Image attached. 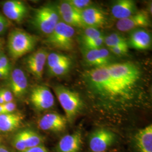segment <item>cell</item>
I'll list each match as a JSON object with an SVG mask.
<instances>
[{
	"label": "cell",
	"instance_id": "ba28073f",
	"mask_svg": "<svg viewBox=\"0 0 152 152\" xmlns=\"http://www.w3.org/2000/svg\"><path fill=\"white\" fill-rule=\"evenodd\" d=\"M117 140L113 132L104 128L94 131L89 137V147L92 152H105Z\"/></svg>",
	"mask_w": 152,
	"mask_h": 152
},
{
	"label": "cell",
	"instance_id": "7402d4cb",
	"mask_svg": "<svg viewBox=\"0 0 152 152\" xmlns=\"http://www.w3.org/2000/svg\"><path fill=\"white\" fill-rule=\"evenodd\" d=\"M104 44L109 50L128 43L127 41L122 36L116 33H113L104 37Z\"/></svg>",
	"mask_w": 152,
	"mask_h": 152
},
{
	"label": "cell",
	"instance_id": "484cf974",
	"mask_svg": "<svg viewBox=\"0 0 152 152\" xmlns=\"http://www.w3.org/2000/svg\"><path fill=\"white\" fill-rule=\"evenodd\" d=\"M104 44V37L102 36L100 38L95 39L89 42H85L83 44L85 50H93L102 48Z\"/></svg>",
	"mask_w": 152,
	"mask_h": 152
},
{
	"label": "cell",
	"instance_id": "836d02e7",
	"mask_svg": "<svg viewBox=\"0 0 152 152\" xmlns=\"http://www.w3.org/2000/svg\"><path fill=\"white\" fill-rule=\"evenodd\" d=\"M10 73L6 72H2L0 71V80H4L6 78H9Z\"/></svg>",
	"mask_w": 152,
	"mask_h": 152
},
{
	"label": "cell",
	"instance_id": "60d3db41",
	"mask_svg": "<svg viewBox=\"0 0 152 152\" xmlns=\"http://www.w3.org/2000/svg\"></svg>",
	"mask_w": 152,
	"mask_h": 152
},
{
	"label": "cell",
	"instance_id": "6da1fadb",
	"mask_svg": "<svg viewBox=\"0 0 152 152\" xmlns=\"http://www.w3.org/2000/svg\"><path fill=\"white\" fill-rule=\"evenodd\" d=\"M130 61L111 63L82 74V82L96 108L118 116L141 107L144 102V75Z\"/></svg>",
	"mask_w": 152,
	"mask_h": 152
},
{
	"label": "cell",
	"instance_id": "83f0119b",
	"mask_svg": "<svg viewBox=\"0 0 152 152\" xmlns=\"http://www.w3.org/2000/svg\"><path fill=\"white\" fill-rule=\"evenodd\" d=\"M129 46L128 44L120 45L118 46L109 49L110 52L116 56H123L126 55L129 52Z\"/></svg>",
	"mask_w": 152,
	"mask_h": 152
},
{
	"label": "cell",
	"instance_id": "8d00e7d4",
	"mask_svg": "<svg viewBox=\"0 0 152 152\" xmlns=\"http://www.w3.org/2000/svg\"><path fill=\"white\" fill-rule=\"evenodd\" d=\"M5 113L4 108L3 107V105H0V114H4Z\"/></svg>",
	"mask_w": 152,
	"mask_h": 152
},
{
	"label": "cell",
	"instance_id": "52a82bcc",
	"mask_svg": "<svg viewBox=\"0 0 152 152\" xmlns=\"http://www.w3.org/2000/svg\"><path fill=\"white\" fill-rule=\"evenodd\" d=\"M29 100L33 108L38 111L48 110L54 105L53 94L44 85H37L33 87L30 93Z\"/></svg>",
	"mask_w": 152,
	"mask_h": 152
},
{
	"label": "cell",
	"instance_id": "d590c367",
	"mask_svg": "<svg viewBox=\"0 0 152 152\" xmlns=\"http://www.w3.org/2000/svg\"><path fill=\"white\" fill-rule=\"evenodd\" d=\"M5 103L4 99V98L2 97L1 94L0 93V105H4Z\"/></svg>",
	"mask_w": 152,
	"mask_h": 152
},
{
	"label": "cell",
	"instance_id": "44dd1931",
	"mask_svg": "<svg viewBox=\"0 0 152 152\" xmlns=\"http://www.w3.org/2000/svg\"><path fill=\"white\" fill-rule=\"evenodd\" d=\"M23 119V115L16 112L0 114V131L7 132L16 130L22 125Z\"/></svg>",
	"mask_w": 152,
	"mask_h": 152
},
{
	"label": "cell",
	"instance_id": "1f68e13d",
	"mask_svg": "<svg viewBox=\"0 0 152 152\" xmlns=\"http://www.w3.org/2000/svg\"><path fill=\"white\" fill-rule=\"evenodd\" d=\"M5 113H12L15 112L17 108L16 104L13 101L9 103H5L3 105Z\"/></svg>",
	"mask_w": 152,
	"mask_h": 152
},
{
	"label": "cell",
	"instance_id": "7a4b0ae2",
	"mask_svg": "<svg viewBox=\"0 0 152 152\" xmlns=\"http://www.w3.org/2000/svg\"><path fill=\"white\" fill-rule=\"evenodd\" d=\"M37 44V38L20 29L12 30L7 38V49L12 59H16L32 51Z\"/></svg>",
	"mask_w": 152,
	"mask_h": 152
},
{
	"label": "cell",
	"instance_id": "ac0fdd59",
	"mask_svg": "<svg viewBox=\"0 0 152 152\" xmlns=\"http://www.w3.org/2000/svg\"><path fill=\"white\" fill-rule=\"evenodd\" d=\"M82 139L81 132L66 135L61 137L56 145L57 152H79L81 149Z\"/></svg>",
	"mask_w": 152,
	"mask_h": 152
},
{
	"label": "cell",
	"instance_id": "8fae6325",
	"mask_svg": "<svg viewBox=\"0 0 152 152\" xmlns=\"http://www.w3.org/2000/svg\"><path fill=\"white\" fill-rule=\"evenodd\" d=\"M56 7L61 22L73 28H86L82 19L81 11L73 7L68 1H61Z\"/></svg>",
	"mask_w": 152,
	"mask_h": 152
},
{
	"label": "cell",
	"instance_id": "f35d334b",
	"mask_svg": "<svg viewBox=\"0 0 152 152\" xmlns=\"http://www.w3.org/2000/svg\"><path fill=\"white\" fill-rule=\"evenodd\" d=\"M2 42L1 40L0 39V48H1V47H2Z\"/></svg>",
	"mask_w": 152,
	"mask_h": 152
},
{
	"label": "cell",
	"instance_id": "d4e9b609",
	"mask_svg": "<svg viewBox=\"0 0 152 152\" xmlns=\"http://www.w3.org/2000/svg\"><path fill=\"white\" fill-rule=\"evenodd\" d=\"M85 28V29L82 35L81 42L82 44L103 36L102 33L98 28L88 27Z\"/></svg>",
	"mask_w": 152,
	"mask_h": 152
},
{
	"label": "cell",
	"instance_id": "f1b7e54d",
	"mask_svg": "<svg viewBox=\"0 0 152 152\" xmlns=\"http://www.w3.org/2000/svg\"><path fill=\"white\" fill-rule=\"evenodd\" d=\"M0 71L9 73L11 71V65L9 60L4 54L0 58Z\"/></svg>",
	"mask_w": 152,
	"mask_h": 152
},
{
	"label": "cell",
	"instance_id": "603a6c76",
	"mask_svg": "<svg viewBox=\"0 0 152 152\" xmlns=\"http://www.w3.org/2000/svg\"><path fill=\"white\" fill-rule=\"evenodd\" d=\"M72 65V61L71 58L61 63L60 64L55 66L53 68L48 71V74L51 77H60L66 74L71 69Z\"/></svg>",
	"mask_w": 152,
	"mask_h": 152
},
{
	"label": "cell",
	"instance_id": "3957f363",
	"mask_svg": "<svg viewBox=\"0 0 152 152\" xmlns=\"http://www.w3.org/2000/svg\"><path fill=\"white\" fill-rule=\"evenodd\" d=\"M54 91L65 112L68 121L73 120L83 107V102L78 92L62 85L54 87Z\"/></svg>",
	"mask_w": 152,
	"mask_h": 152
},
{
	"label": "cell",
	"instance_id": "4fadbf2b",
	"mask_svg": "<svg viewBox=\"0 0 152 152\" xmlns=\"http://www.w3.org/2000/svg\"><path fill=\"white\" fill-rule=\"evenodd\" d=\"M9 90L15 97L22 98L26 95L28 89V80L25 72L21 68H16L10 72Z\"/></svg>",
	"mask_w": 152,
	"mask_h": 152
},
{
	"label": "cell",
	"instance_id": "30bf717a",
	"mask_svg": "<svg viewBox=\"0 0 152 152\" xmlns=\"http://www.w3.org/2000/svg\"><path fill=\"white\" fill-rule=\"evenodd\" d=\"M49 53L46 49H39L29 55L25 60L28 71L36 79L42 78Z\"/></svg>",
	"mask_w": 152,
	"mask_h": 152
},
{
	"label": "cell",
	"instance_id": "2e32d148",
	"mask_svg": "<svg viewBox=\"0 0 152 152\" xmlns=\"http://www.w3.org/2000/svg\"><path fill=\"white\" fill-rule=\"evenodd\" d=\"M81 16L86 27H101L106 24L107 20L103 11L98 7L92 6L81 11Z\"/></svg>",
	"mask_w": 152,
	"mask_h": 152
},
{
	"label": "cell",
	"instance_id": "9a60e30c",
	"mask_svg": "<svg viewBox=\"0 0 152 152\" xmlns=\"http://www.w3.org/2000/svg\"><path fill=\"white\" fill-rule=\"evenodd\" d=\"M83 58L87 64L96 68L111 63L112 55L108 49L100 48L93 50H85Z\"/></svg>",
	"mask_w": 152,
	"mask_h": 152
},
{
	"label": "cell",
	"instance_id": "e575fe53",
	"mask_svg": "<svg viewBox=\"0 0 152 152\" xmlns=\"http://www.w3.org/2000/svg\"><path fill=\"white\" fill-rule=\"evenodd\" d=\"M0 152H10L5 147L0 145Z\"/></svg>",
	"mask_w": 152,
	"mask_h": 152
},
{
	"label": "cell",
	"instance_id": "5bb4252c",
	"mask_svg": "<svg viewBox=\"0 0 152 152\" xmlns=\"http://www.w3.org/2000/svg\"><path fill=\"white\" fill-rule=\"evenodd\" d=\"M4 16L12 21L20 23L27 16L28 7L24 2L19 0H8L2 3Z\"/></svg>",
	"mask_w": 152,
	"mask_h": 152
},
{
	"label": "cell",
	"instance_id": "f546056e",
	"mask_svg": "<svg viewBox=\"0 0 152 152\" xmlns=\"http://www.w3.org/2000/svg\"><path fill=\"white\" fill-rule=\"evenodd\" d=\"M0 93L4 99L5 103H9L14 101V96L9 88L0 89Z\"/></svg>",
	"mask_w": 152,
	"mask_h": 152
},
{
	"label": "cell",
	"instance_id": "e0dca14e",
	"mask_svg": "<svg viewBox=\"0 0 152 152\" xmlns=\"http://www.w3.org/2000/svg\"><path fill=\"white\" fill-rule=\"evenodd\" d=\"M152 42L151 33L142 28L132 31L127 41L129 48L138 50H146L151 49Z\"/></svg>",
	"mask_w": 152,
	"mask_h": 152
},
{
	"label": "cell",
	"instance_id": "4dcf8cb0",
	"mask_svg": "<svg viewBox=\"0 0 152 152\" xmlns=\"http://www.w3.org/2000/svg\"><path fill=\"white\" fill-rule=\"evenodd\" d=\"M9 20H8L4 14L0 13V35L5 32L9 26Z\"/></svg>",
	"mask_w": 152,
	"mask_h": 152
},
{
	"label": "cell",
	"instance_id": "74e56055",
	"mask_svg": "<svg viewBox=\"0 0 152 152\" xmlns=\"http://www.w3.org/2000/svg\"><path fill=\"white\" fill-rule=\"evenodd\" d=\"M3 54H4V53H2V50L1 48H0V58L1 57V56Z\"/></svg>",
	"mask_w": 152,
	"mask_h": 152
},
{
	"label": "cell",
	"instance_id": "ab89813d",
	"mask_svg": "<svg viewBox=\"0 0 152 152\" xmlns=\"http://www.w3.org/2000/svg\"><path fill=\"white\" fill-rule=\"evenodd\" d=\"M0 132H1V131H0Z\"/></svg>",
	"mask_w": 152,
	"mask_h": 152
},
{
	"label": "cell",
	"instance_id": "d6a6232c",
	"mask_svg": "<svg viewBox=\"0 0 152 152\" xmlns=\"http://www.w3.org/2000/svg\"><path fill=\"white\" fill-rule=\"evenodd\" d=\"M19 152H50L47 148L44 146V145H41L36 147L30 148L26 149L24 151Z\"/></svg>",
	"mask_w": 152,
	"mask_h": 152
},
{
	"label": "cell",
	"instance_id": "8992f818",
	"mask_svg": "<svg viewBox=\"0 0 152 152\" xmlns=\"http://www.w3.org/2000/svg\"><path fill=\"white\" fill-rule=\"evenodd\" d=\"M44 137L36 131L26 129L18 131L12 138L11 144L19 152L43 145Z\"/></svg>",
	"mask_w": 152,
	"mask_h": 152
},
{
	"label": "cell",
	"instance_id": "9c48e42d",
	"mask_svg": "<svg viewBox=\"0 0 152 152\" xmlns=\"http://www.w3.org/2000/svg\"><path fill=\"white\" fill-rule=\"evenodd\" d=\"M151 21L147 11H137L135 14L123 19L118 20L116 27L118 31L127 32L139 28L150 27Z\"/></svg>",
	"mask_w": 152,
	"mask_h": 152
},
{
	"label": "cell",
	"instance_id": "5b68a950",
	"mask_svg": "<svg viewBox=\"0 0 152 152\" xmlns=\"http://www.w3.org/2000/svg\"><path fill=\"white\" fill-rule=\"evenodd\" d=\"M75 29L60 20L50 34L47 36L46 44L54 48L63 51H70L75 45Z\"/></svg>",
	"mask_w": 152,
	"mask_h": 152
},
{
	"label": "cell",
	"instance_id": "4316f807",
	"mask_svg": "<svg viewBox=\"0 0 152 152\" xmlns=\"http://www.w3.org/2000/svg\"><path fill=\"white\" fill-rule=\"evenodd\" d=\"M68 2L77 10L81 11L91 6L92 1L90 0H68Z\"/></svg>",
	"mask_w": 152,
	"mask_h": 152
},
{
	"label": "cell",
	"instance_id": "cb8c5ba5",
	"mask_svg": "<svg viewBox=\"0 0 152 152\" xmlns=\"http://www.w3.org/2000/svg\"><path fill=\"white\" fill-rule=\"evenodd\" d=\"M69 58H70L68 56L61 53L55 52L49 53L46 61L48 71H50L55 66L65 61V60H68Z\"/></svg>",
	"mask_w": 152,
	"mask_h": 152
},
{
	"label": "cell",
	"instance_id": "277c9868",
	"mask_svg": "<svg viewBox=\"0 0 152 152\" xmlns=\"http://www.w3.org/2000/svg\"><path fill=\"white\" fill-rule=\"evenodd\" d=\"M60 21L57 7L46 5L34 11L31 23L39 32L48 36Z\"/></svg>",
	"mask_w": 152,
	"mask_h": 152
},
{
	"label": "cell",
	"instance_id": "ffe728a7",
	"mask_svg": "<svg viewBox=\"0 0 152 152\" xmlns=\"http://www.w3.org/2000/svg\"><path fill=\"white\" fill-rule=\"evenodd\" d=\"M134 140L138 152H152V125L138 131Z\"/></svg>",
	"mask_w": 152,
	"mask_h": 152
},
{
	"label": "cell",
	"instance_id": "d6986e66",
	"mask_svg": "<svg viewBox=\"0 0 152 152\" xmlns=\"http://www.w3.org/2000/svg\"><path fill=\"white\" fill-rule=\"evenodd\" d=\"M137 11L136 3L132 0H118L111 9L112 16L118 20L128 18Z\"/></svg>",
	"mask_w": 152,
	"mask_h": 152
},
{
	"label": "cell",
	"instance_id": "7c38bea8",
	"mask_svg": "<svg viewBox=\"0 0 152 152\" xmlns=\"http://www.w3.org/2000/svg\"><path fill=\"white\" fill-rule=\"evenodd\" d=\"M68 121L65 116L50 112L41 117L37 122L38 127L44 131L60 132L65 130Z\"/></svg>",
	"mask_w": 152,
	"mask_h": 152
}]
</instances>
